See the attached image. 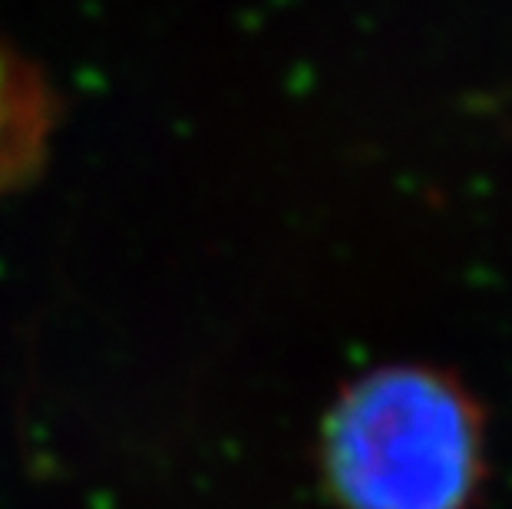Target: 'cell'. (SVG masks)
<instances>
[{
  "label": "cell",
  "instance_id": "obj_1",
  "mask_svg": "<svg viewBox=\"0 0 512 509\" xmlns=\"http://www.w3.org/2000/svg\"><path fill=\"white\" fill-rule=\"evenodd\" d=\"M483 410L453 374L387 364L341 391L324 470L347 509H466L483 483Z\"/></svg>",
  "mask_w": 512,
  "mask_h": 509
},
{
  "label": "cell",
  "instance_id": "obj_2",
  "mask_svg": "<svg viewBox=\"0 0 512 509\" xmlns=\"http://www.w3.org/2000/svg\"><path fill=\"white\" fill-rule=\"evenodd\" d=\"M53 116V96L34 63L0 40V199L40 169Z\"/></svg>",
  "mask_w": 512,
  "mask_h": 509
}]
</instances>
